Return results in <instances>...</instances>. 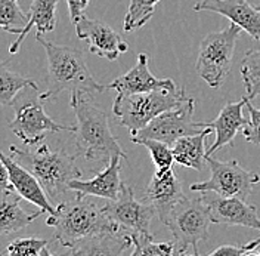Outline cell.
Instances as JSON below:
<instances>
[{"mask_svg":"<svg viewBox=\"0 0 260 256\" xmlns=\"http://www.w3.org/2000/svg\"><path fill=\"white\" fill-rule=\"evenodd\" d=\"M77 37L87 43V48L92 53L99 58H105L108 61H115L121 53L127 52V43L123 37L111 29L108 24L90 19L87 16H81L74 24Z\"/></svg>","mask_w":260,"mask_h":256,"instance_id":"cell-12","label":"cell"},{"mask_svg":"<svg viewBox=\"0 0 260 256\" xmlns=\"http://www.w3.org/2000/svg\"><path fill=\"white\" fill-rule=\"evenodd\" d=\"M6 253L9 256H50L48 241L39 237H22L8 244Z\"/></svg>","mask_w":260,"mask_h":256,"instance_id":"cell-29","label":"cell"},{"mask_svg":"<svg viewBox=\"0 0 260 256\" xmlns=\"http://www.w3.org/2000/svg\"><path fill=\"white\" fill-rule=\"evenodd\" d=\"M213 222L209 206L201 197H183L172 210L166 226L173 236L176 255H198V243L207 240Z\"/></svg>","mask_w":260,"mask_h":256,"instance_id":"cell-6","label":"cell"},{"mask_svg":"<svg viewBox=\"0 0 260 256\" xmlns=\"http://www.w3.org/2000/svg\"><path fill=\"white\" fill-rule=\"evenodd\" d=\"M259 8H260V6H259Z\"/></svg>","mask_w":260,"mask_h":256,"instance_id":"cell-35","label":"cell"},{"mask_svg":"<svg viewBox=\"0 0 260 256\" xmlns=\"http://www.w3.org/2000/svg\"><path fill=\"white\" fill-rule=\"evenodd\" d=\"M36 40L45 48L48 58L46 91L40 94L45 101L56 98L61 92L95 95L108 89L95 80L80 50L45 40L39 33L36 34Z\"/></svg>","mask_w":260,"mask_h":256,"instance_id":"cell-3","label":"cell"},{"mask_svg":"<svg viewBox=\"0 0 260 256\" xmlns=\"http://www.w3.org/2000/svg\"><path fill=\"white\" fill-rule=\"evenodd\" d=\"M0 159H2V166H5L8 170L11 188L14 191L18 192L24 200L30 202L39 209H42L43 212H46L48 215H53L56 212V206H53V203L50 202L40 181L28 169L16 163L12 157H8L6 154H2Z\"/></svg>","mask_w":260,"mask_h":256,"instance_id":"cell-15","label":"cell"},{"mask_svg":"<svg viewBox=\"0 0 260 256\" xmlns=\"http://www.w3.org/2000/svg\"><path fill=\"white\" fill-rule=\"evenodd\" d=\"M9 150L11 157L40 181L52 203L59 202L70 190V182L83 175L76 164V156H70L64 150H52L46 143L31 150L16 145H11Z\"/></svg>","mask_w":260,"mask_h":256,"instance_id":"cell-4","label":"cell"},{"mask_svg":"<svg viewBox=\"0 0 260 256\" xmlns=\"http://www.w3.org/2000/svg\"><path fill=\"white\" fill-rule=\"evenodd\" d=\"M253 255H259L260 256V247H257V249H256V250L253 252Z\"/></svg>","mask_w":260,"mask_h":256,"instance_id":"cell-34","label":"cell"},{"mask_svg":"<svg viewBox=\"0 0 260 256\" xmlns=\"http://www.w3.org/2000/svg\"><path fill=\"white\" fill-rule=\"evenodd\" d=\"M28 14L22 12L18 0H0V25L5 32L21 33V24H27Z\"/></svg>","mask_w":260,"mask_h":256,"instance_id":"cell-28","label":"cell"},{"mask_svg":"<svg viewBox=\"0 0 260 256\" xmlns=\"http://www.w3.org/2000/svg\"><path fill=\"white\" fill-rule=\"evenodd\" d=\"M107 88L114 89L117 94L132 95V94H144V92L155 91V89L178 88V86L172 79H158L152 76L148 68V55L139 53L136 65L130 68L126 74L114 79L113 83L107 84Z\"/></svg>","mask_w":260,"mask_h":256,"instance_id":"cell-18","label":"cell"},{"mask_svg":"<svg viewBox=\"0 0 260 256\" xmlns=\"http://www.w3.org/2000/svg\"><path fill=\"white\" fill-rule=\"evenodd\" d=\"M244 247H245V250H247V255H253V252H254L257 247H260V237L259 239H256V240L247 243V244H244Z\"/></svg>","mask_w":260,"mask_h":256,"instance_id":"cell-33","label":"cell"},{"mask_svg":"<svg viewBox=\"0 0 260 256\" xmlns=\"http://www.w3.org/2000/svg\"><path fill=\"white\" fill-rule=\"evenodd\" d=\"M211 132L213 129L207 128L200 133L179 138L178 141L172 145L175 161L185 167H191L194 170L201 172L207 163V150L204 144Z\"/></svg>","mask_w":260,"mask_h":256,"instance_id":"cell-22","label":"cell"},{"mask_svg":"<svg viewBox=\"0 0 260 256\" xmlns=\"http://www.w3.org/2000/svg\"><path fill=\"white\" fill-rule=\"evenodd\" d=\"M145 195L146 202L155 209L162 224L167 222L172 210L185 197L182 184L172 169L162 174L155 172L146 187Z\"/></svg>","mask_w":260,"mask_h":256,"instance_id":"cell-16","label":"cell"},{"mask_svg":"<svg viewBox=\"0 0 260 256\" xmlns=\"http://www.w3.org/2000/svg\"><path fill=\"white\" fill-rule=\"evenodd\" d=\"M194 108V99L189 98L179 107L161 112L160 116L152 119L145 128L141 129L136 135L130 136L152 138L173 145L182 136L195 135L210 128L207 122H195Z\"/></svg>","mask_w":260,"mask_h":256,"instance_id":"cell-10","label":"cell"},{"mask_svg":"<svg viewBox=\"0 0 260 256\" xmlns=\"http://www.w3.org/2000/svg\"><path fill=\"white\" fill-rule=\"evenodd\" d=\"M194 11L225 16L260 42V8H254L247 0H200L195 3Z\"/></svg>","mask_w":260,"mask_h":256,"instance_id":"cell-14","label":"cell"},{"mask_svg":"<svg viewBox=\"0 0 260 256\" xmlns=\"http://www.w3.org/2000/svg\"><path fill=\"white\" fill-rule=\"evenodd\" d=\"M0 80H2L0 102L3 105H11L12 101L15 99L22 89H27V88H36L37 89V83L32 80L31 77H24L15 71L8 70L5 65L2 67Z\"/></svg>","mask_w":260,"mask_h":256,"instance_id":"cell-25","label":"cell"},{"mask_svg":"<svg viewBox=\"0 0 260 256\" xmlns=\"http://www.w3.org/2000/svg\"><path fill=\"white\" fill-rule=\"evenodd\" d=\"M219 255H247V250L244 247V244L241 246H234V244H225V246H220L217 249H214L213 252H210V256H219Z\"/></svg>","mask_w":260,"mask_h":256,"instance_id":"cell-32","label":"cell"},{"mask_svg":"<svg viewBox=\"0 0 260 256\" xmlns=\"http://www.w3.org/2000/svg\"><path fill=\"white\" fill-rule=\"evenodd\" d=\"M22 197L14 190H5L2 191V205H0V233L2 236H9L16 231L32 224L42 213H45L42 209L39 212L28 213L24 209H21L19 202Z\"/></svg>","mask_w":260,"mask_h":256,"instance_id":"cell-21","label":"cell"},{"mask_svg":"<svg viewBox=\"0 0 260 256\" xmlns=\"http://www.w3.org/2000/svg\"><path fill=\"white\" fill-rule=\"evenodd\" d=\"M132 143L139 145H144L146 150L151 154L152 163L157 169L158 174L167 172L173 167L175 156H173V150L172 145L166 144L158 139H152V138H141V136H132Z\"/></svg>","mask_w":260,"mask_h":256,"instance_id":"cell-24","label":"cell"},{"mask_svg":"<svg viewBox=\"0 0 260 256\" xmlns=\"http://www.w3.org/2000/svg\"><path fill=\"white\" fill-rule=\"evenodd\" d=\"M241 76L248 99L260 96V49H250L241 61Z\"/></svg>","mask_w":260,"mask_h":256,"instance_id":"cell-23","label":"cell"},{"mask_svg":"<svg viewBox=\"0 0 260 256\" xmlns=\"http://www.w3.org/2000/svg\"><path fill=\"white\" fill-rule=\"evenodd\" d=\"M245 102H247V96H243L238 102H226L219 112V116L214 120L207 122L209 126L216 132V139L207 150V157L213 156L222 147L234 148L237 133L240 132V129L248 125V120L244 119L243 116Z\"/></svg>","mask_w":260,"mask_h":256,"instance_id":"cell-19","label":"cell"},{"mask_svg":"<svg viewBox=\"0 0 260 256\" xmlns=\"http://www.w3.org/2000/svg\"><path fill=\"white\" fill-rule=\"evenodd\" d=\"M59 0H32L30 11H28V21L21 29L18 39L9 46V53L15 55L24 43L27 34L36 27L39 34H48L53 32L56 27V6Z\"/></svg>","mask_w":260,"mask_h":256,"instance_id":"cell-20","label":"cell"},{"mask_svg":"<svg viewBox=\"0 0 260 256\" xmlns=\"http://www.w3.org/2000/svg\"><path fill=\"white\" fill-rule=\"evenodd\" d=\"M121 159L123 157L120 156H114L110 163L105 166V169L90 179H81V178L73 179L70 182V190L87 197H99L107 200L118 198L123 185L120 179Z\"/></svg>","mask_w":260,"mask_h":256,"instance_id":"cell-17","label":"cell"},{"mask_svg":"<svg viewBox=\"0 0 260 256\" xmlns=\"http://www.w3.org/2000/svg\"><path fill=\"white\" fill-rule=\"evenodd\" d=\"M86 92L70 94V105L76 114V157L87 161L110 163L114 156L124 160L127 154L111 132L108 114Z\"/></svg>","mask_w":260,"mask_h":256,"instance_id":"cell-2","label":"cell"},{"mask_svg":"<svg viewBox=\"0 0 260 256\" xmlns=\"http://www.w3.org/2000/svg\"><path fill=\"white\" fill-rule=\"evenodd\" d=\"M46 225L55 230V240L70 250L102 234L124 231L104 209L79 192L73 198L59 202L56 212L48 216Z\"/></svg>","mask_w":260,"mask_h":256,"instance_id":"cell-1","label":"cell"},{"mask_svg":"<svg viewBox=\"0 0 260 256\" xmlns=\"http://www.w3.org/2000/svg\"><path fill=\"white\" fill-rule=\"evenodd\" d=\"M207 164L210 169V178L203 182H194L191 191L216 192L222 197H240L247 198L254 185L260 182L257 172H250L241 167L237 160L222 161L209 156Z\"/></svg>","mask_w":260,"mask_h":256,"instance_id":"cell-9","label":"cell"},{"mask_svg":"<svg viewBox=\"0 0 260 256\" xmlns=\"http://www.w3.org/2000/svg\"><path fill=\"white\" fill-rule=\"evenodd\" d=\"M160 0H130L127 12L124 15L123 29L124 32H135L142 29L146 22L154 16L155 6Z\"/></svg>","mask_w":260,"mask_h":256,"instance_id":"cell-26","label":"cell"},{"mask_svg":"<svg viewBox=\"0 0 260 256\" xmlns=\"http://www.w3.org/2000/svg\"><path fill=\"white\" fill-rule=\"evenodd\" d=\"M45 102L42 95L36 92L34 96L18 94L11 104L15 110V119L9 123V129L28 147L37 145L52 132H76V126L53 122L45 111Z\"/></svg>","mask_w":260,"mask_h":256,"instance_id":"cell-8","label":"cell"},{"mask_svg":"<svg viewBox=\"0 0 260 256\" xmlns=\"http://www.w3.org/2000/svg\"><path fill=\"white\" fill-rule=\"evenodd\" d=\"M251 99L247 98L245 107L250 112V122L243 128V135L247 143L250 144H260V108H254L250 102Z\"/></svg>","mask_w":260,"mask_h":256,"instance_id":"cell-30","label":"cell"},{"mask_svg":"<svg viewBox=\"0 0 260 256\" xmlns=\"http://www.w3.org/2000/svg\"><path fill=\"white\" fill-rule=\"evenodd\" d=\"M89 2L90 0H67L68 12H70V18H71L73 24H76L81 16H84V11H86Z\"/></svg>","mask_w":260,"mask_h":256,"instance_id":"cell-31","label":"cell"},{"mask_svg":"<svg viewBox=\"0 0 260 256\" xmlns=\"http://www.w3.org/2000/svg\"><path fill=\"white\" fill-rule=\"evenodd\" d=\"M241 32V27L231 22L225 30L207 34L200 43L195 68L198 76L213 89H219L226 80Z\"/></svg>","mask_w":260,"mask_h":256,"instance_id":"cell-7","label":"cell"},{"mask_svg":"<svg viewBox=\"0 0 260 256\" xmlns=\"http://www.w3.org/2000/svg\"><path fill=\"white\" fill-rule=\"evenodd\" d=\"M133 250L132 256H170L176 255V247L173 241L169 243H155L152 234H130Z\"/></svg>","mask_w":260,"mask_h":256,"instance_id":"cell-27","label":"cell"},{"mask_svg":"<svg viewBox=\"0 0 260 256\" xmlns=\"http://www.w3.org/2000/svg\"><path fill=\"white\" fill-rule=\"evenodd\" d=\"M203 200L209 206L213 224L247 226L260 231L257 209L240 197H222L216 192H203Z\"/></svg>","mask_w":260,"mask_h":256,"instance_id":"cell-13","label":"cell"},{"mask_svg":"<svg viewBox=\"0 0 260 256\" xmlns=\"http://www.w3.org/2000/svg\"><path fill=\"white\" fill-rule=\"evenodd\" d=\"M104 212L129 234H151V221L157 215L148 202H138L129 184L123 182L118 198L108 200Z\"/></svg>","mask_w":260,"mask_h":256,"instance_id":"cell-11","label":"cell"},{"mask_svg":"<svg viewBox=\"0 0 260 256\" xmlns=\"http://www.w3.org/2000/svg\"><path fill=\"white\" fill-rule=\"evenodd\" d=\"M189 98L185 89L162 88L144 94H117L113 104V114L121 126L129 129L130 135H136L142 128L161 112L179 107Z\"/></svg>","mask_w":260,"mask_h":256,"instance_id":"cell-5","label":"cell"}]
</instances>
